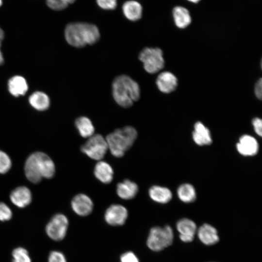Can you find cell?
I'll return each mask as SVG.
<instances>
[{
    "label": "cell",
    "instance_id": "e0dca14e",
    "mask_svg": "<svg viewBox=\"0 0 262 262\" xmlns=\"http://www.w3.org/2000/svg\"><path fill=\"white\" fill-rule=\"evenodd\" d=\"M198 238L206 245H213L219 241L217 230L213 226L204 224L197 230Z\"/></svg>",
    "mask_w": 262,
    "mask_h": 262
},
{
    "label": "cell",
    "instance_id": "f1b7e54d",
    "mask_svg": "<svg viewBox=\"0 0 262 262\" xmlns=\"http://www.w3.org/2000/svg\"><path fill=\"white\" fill-rule=\"evenodd\" d=\"M12 216V213L9 207L5 203L0 202V221L9 220Z\"/></svg>",
    "mask_w": 262,
    "mask_h": 262
},
{
    "label": "cell",
    "instance_id": "484cf974",
    "mask_svg": "<svg viewBox=\"0 0 262 262\" xmlns=\"http://www.w3.org/2000/svg\"><path fill=\"white\" fill-rule=\"evenodd\" d=\"M12 262H32L28 251L23 247L15 248L12 251Z\"/></svg>",
    "mask_w": 262,
    "mask_h": 262
},
{
    "label": "cell",
    "instance_id": "44dd1931",
    "mask_svg": "<svg viewBox=\"0 0 262 262\" xmlns=\"http://www.w3.org/2000/svg\"><path fill=\"white\" fill-rule=\"evenodd\" d=\"M8 88L11 95L18 97L24 95L27 92L28 85L26 80L23 77L15 76L9 79Z\"/></svg>",
    "mask_w": 262,
    "mask_h": 262
},
{
    "label": "cell",
    "instance_id": "74e56055",
    "mask_svg": "<svg viewBox=\"0 0 262 262\" xmlns=\"http://www.w3.org/2000/svg\"><path fill=\"white\" fill-rule=\"evenodd\" d=\"M2 4V0H0V6H1Z\"/></svg>",
    "mask_w": 262,
    "mask_h": 262
},
{
    "label": "cell",
    "instance_id": "7c38bea8",
    "mask_svg": "<svg viewBox=\"0 0 262 262\" xmlns=\"http://www.w3.org/2000/svg\"><path fill=\"white\" fill-rule=\"evenodd\" d=\"M177 229L180 233V238L185 243L192 242L196 230V226L192 220L188 218L180 219L177 223Z\"/></svg>",
    "mask_w": 262,
    "mask_h": 262
},
{
    "label": "cell",
    "instance_id": "f546056e",
    "mask_svg": "<svg viewBox=\"0 0 262 262\" xmlns=\"http://www.w3.org/2000/svg\"><path fill=\"white\" fill-rule=\"evenodd\" d=\"M98 5L104 10H114L117 6V0H96Z\"/></svg>",
    "mask_w": 262,
    "mask_h": 262
},
{
    "label": "cell",
    "instance_id": "8fae6325",
    "mask_svg": "<svg viewBox=\"0 0 262 262\" xmlns=\"http://www.w3.org/2000/svg\"><path fill=\"white\" fill-rule=\"evenodd\" d=\"M238 152L245 156H252L259 150V144L256 139L248 134H244L239 138L236 144Z\"/></svg>",
    "mask_w": 262,
    "mask_h": 262
},
{
    "label": "cell",
    "instance_id": "d590c367",
    "mask_svg": "<svg viewBox=\"0 0 262 262\" xmlns=\"http://www.w3.org/2000/svg\"><path fill=\"white\" fill-rule=\"evenodd\" d=\"M3 62V55L0 50V65L2 64Z\"/></svg>",
    "mask_w": 262,
    "mask_h": 262
},
{
    "label": "cell",
    "instance_id": "ba28073f",
    "mask_svg": "<svg viewBox=\"0 0 262 262\" xmlns=\"http://www.w3.org/2000/svg\"><path fill=\"white\" fill-rule=\"evenodd\" d=\"M68 220L62 213L54 215L46 227L47 235L52 240L60 241L64 239L67 231Z\"/></svg>",
    "mask_w": 262,
    "mask_h": 262
},
{
    "label": "cell",
    "instance_id": "277c9868",
    "mask_svg": "<svg viewBox=\"0 0 262 262\" xmlns=\"http://www.w3.org/2000/svg\"><path fill=\"white\" fill-rule=\"evenodd\" d=\"M137 137L136 129L127 126L115 130L105 139L111 154L115 157L120 158L133 145Z\"/></svg>",
    "mask_w": 262,
    "mask_h": 262
},
{
    "label": "cell",
    "instance_id": "8d00e7d4",
    "mask_svg": "<svg viewBox=\"0 0 262 262\" xmlns=\"http://www.w3.org/2000/svg\"><path fill=\"white\" fill-rule=\"evenodd\" d=\"M187 0L194 3H197L199 2L201 0Z\"/></svg>",
    "mask_w": 262,
    "mask_h": 262
},
{
    "label": "cell",
    "instance_id": "7402d4cb",
    "mask_svg": "<svg viewBox=\"0 0 262 262\" xmlns=\"http://www.w3.org/2000/svg\"><path fill=\"white\" fill-rule=\"evenodd\" d=\"M148 194L151 199L159 203H166L172 197V193L168 188L158 185L151 187Z\"/></svg>",
    "mask_w": 262,
    "mask_h": 262
},
{
    "label": "cell",
    "instance_id": "ffe728a7",
    "mask_svg": "<svg viewBox=\"0 0 262 262\" xmlns=\"http://www.w3.org/2000/svg\"><path fill=\"white\" fill-rule=\"evenodd\" d=\"M172 15L176 26L180 29H184L191 22L192 19L190 13L186 8L175 6L172 10Z\"/></svg>",
    "mask_w": 262,
    "mask_h": 262
},
{
    "label": "cell",
    "instance_id": "d6a6232c",
    "mask_svg": "<svg viewBox=\"0 0 262 262\" xmlns=\"http://www.w3.org/2000/svg\"><path fill=\"white\" fill-rule=\"evenodd\" d=\"M252 125L254 130L257 134L260 136L262 135V121L260 118H255L252 120Z\"/></svg>",
    "mask_w": 262,
    "mask_h": 262
},
{
    "label": "cell",
    "instance_id": "9a60e30c",
    "mask_svg": "<svg viewBox=\"0 0 262 262\" xmlns=\"http://www.w3.org/2000/svg\"><path fill=\"white\" fill-rule=\"evenodd\" d=\"M192 137L195 143L198 146L209 145L212 142L209 130L201 122L195 123Z\"/></svg>",
    "mask_w": 262,
    "mask_h": 262
},
{
    "label": "cell",
    "instance_id": "1f68e13d",
    "mask_svg": "<svg viewBox=\"0 0 262 262\" xmlns=\"http://www.w3.org/2000/svg\"><path fill=\"white\" fill-rule=\"evenodd\" d=\"M120 260V262H139L137 257L131 251H128L122 254Z\"/></svg>",
    "mask_w": 262,
    "mask_h": 262
},
{
    "label": "cell",
    "instance_id": "603a6c76",
    "mask_svg": "<svg viewBox=\"0 0 262 262\" xmlns=\"http://www.w3.org/2000/svg\"><path fill=\"white\" fill-rule=\"evenodd\" d=\"M75 126L83 138H89L94 134L95 128L91 120L86 116H80L75 122Z\"/></svg>",
    "mask_w": 262,
    "mask_h": 262
},
{
    "label": "cell",
    "instance_id": "cb8c5ba5",
    "mask_svg": "<svg viewBox=\"0 0 262 262\" xmlns=\"http://www.w3.org/2000/svg\"><path fill=\"white\" fill-rule=\"evenodd\" d=\"M31 105L38 111H44L48 108L50 101L49 97L45 93L37 91L33 93L29 98Z\"/></svg>",
    "mask_w": 262,
    "mask_h": 262
},
{
    "label": "cell",
    "instance_id": "836d02e7",
    "mask_svg": "<svg viewBox=\"0 0 262 262\" xmlns=\"http://www.w3.org/2000/svg\"><path fill=\"white\" fill-rule=\"evenodd\" d=\"M255 94L257 98L260 99L262 97V80L260 78L255 85Z\"/></svg>",
    "mask_w": 262,
    "mask_h": 262
},
{
    "label": "cell",
    "instance_id": "d6986e66",
    "mask_svg": "<svg viewBox=\"0 0 262 262\" xmlns=\"http://www.w3.org/2000/svg\"><path fill=\"white\" fill-rule=\"evenodd\" d=\"M122 8L124 15L129 20L135 21L140 19L142 16V6L137 1H126L123 3Z\"/></svg>",
    "mask_w": 262,
    "mask_h": 262
},
{
    "label": "cell",
    "instance_id": "6da1fadb",
    "mask_svg": "<svg viewBox=\"0 0 262 262\" xmlns=\"http://www.w3.org/2000/svg\"><path fill=\"white\" fill-rule=\"evenodd\" d=\"M66 42L71 46L82 48L93 45L100 38V33L96 25L87 22H73L68 24L65 30Z\"/></svg>",
    "mask_w": 262,
    "mask_h": 262
},
{
    "label": "cell",
    "instance_id": "30bf717a",
    "mask_svg": "<svg viewBox=\"0 0 262 262\" xmlns=\"http://www.w3.org/2000/svg\"><path fill=\"white\" fill-rule=\"evenodd\" d=\"M71 207L76 214L80 216H85L92 213L93 203L88 196L84 194H79L72 199Z\"/></svg>",
    "mask_w": 262,
    "mask_h": 262
},
{
    "label": "cell",
    "instance_id": "2e32d148",
    "mask_svg": "<svg viewBox=\"0 0 262 262\" xmlns=\"http://www.w3.org/2000/svg\"><path fill=\"white\" fill-rule=\"evenodd\" d=\"M116 192L121 198L129 200L136 196L138 192V186L134 182L125 180L117 184Z\"/></svg>",
    "mask_w": 262,
    "mask_h": 262
},
{
    "label": "cell",
    "instance_id": "3957f363",
    "mask_svg": "<svg viewBox=\"0 0 262 262\" xmlns=\"http://www.w3.org/2000/svg\"><path fill=\"white\" fill-rule=\"evenodd\" d=\"M112 95L119 105L128 108L139 99L140 88L138 83L130 77L121 75L112 82Z\"/></svg>",
    "mask_w": 262,
    "mask_h": 262
},
{
    "label": "cell",
    "instance_id": "8992f818",
    "mask_svg": "<svg viewBox=\"0 0 262 262\" xmlns=\"http://www.w3.org/2000/svg\"><path fill=\"white\" fill-rule=\"evenodd\" d=\"M139 59L143 64L145 70L150 74L156 73L164 66L162 50L158 48H145L140 52Z\"/></svg>",
    "mask_w": 262,
    "mask_h": 262
},
{
    "label": "cell",
    "instance_id": "4316f807",
    "mask_svg": "<svg viewBox=\"0 0 262 262\" xmlns=\"http://www.w3.org/2000/svg\"><path fill=\"white\" fill-rule=\"evenodd\" d=\"M76 0H46L48 6L51 9L60 11L66 8Z\"/></svg>",
    "mask_w": 262,
    "mask_h": 262
},
{
    "label": "cell",
    "instance_id": "e575fe53",
    "mask_svg": "<svg viewBox=\"0 0 262 262\" xmlns=\"http://www.w3.org/2000/svg\"><path fill=\"white\" fill-rule=\"evenodd\" d=\"M4 38V32L2 29L0 27V46L1 44V41Z\"/></svg>",
    "mask_w": 262,
    "mask_h": 262
},
{
    "label": "cell",
    "instance_id": "52a82bcc",
    "mask_svg": "<svg viewBox=\"0 0 262 262\" xmlns=\"http://www.w3.org/2000/svg\"><path fill=\"white\" fill-rule=\"evenodd\" d=\"M81 150L89 158L99 161L104 157L108 147L105 138L101 134H94L81 146Z\"/></svg>",
    "mask_w": 262,
    "mask_h": 262
},
{
    "label": "cell",
    "instance_id": "ac0fdd59",
    "mask_svg": "<svg viewBox=\"0 0 262 262\" xmlns=\"http://www.w3.org/2000/svg\"><path fill=\"white\" fill-rule=\"evenodd\" d=\"M94 174L96 178L100 181L108 184L113 180L114 171L108 163L105 161H100L95 166Z\"/></svg>",
    "mask_w": 262,
    "mask_h": 262
},
{
    "label": "cell",
    "instance_id": "7a4b0ae2",
    "mask_svg": "<svg viewBox=\"0 0 262 262\" xmlns=\"http://www.w3.org/2000/svg\"><path fill=\"white\" fill-rule=\"evenodd\" d=\"M24 169L27 179L34 183L40 181L43 178H52L55 172L53 161L42 152H36L30 155L26 161Z\"/></svg>",
    "mask_w": 262,
    "mask_h": 262
},
{
    "label": "cell",
    "instance_id": "9c48e42d",
    "mask_svg": "<svg viewBox=\"0 0 262 262\" xmlns=\"http://www.w3.org/2000/svg\"><path fill=\"white\" fill-rule=\"evenodd\" d=\"M128 216L127 209L120 204H113L109 207L104 214V219L109 225L117 226L123 225Z\"/></svg>",
    "mask_w": 262,
    "mask_h": 262
},
{
    "label": "cell",
    "instance_id": "5bb4252c",
    "mask_svg": "<svg viewBox=\"0 0 262 262\" xmlns=\"http://www.w3.org/2000/svg\"><path fill=\"white\" fill-rule=\"evenodd\" d=\"M10 198L14 205L19 208H24L31 203L32 194L27 187L19 186L11 192Z\"/></svg>",
    "mask_w": 262,
    "mask_h": 262
},
{
    "label": "cell",
    "instance_id": "5b68a950",
    "mask_svg": "<svg viewBox=\"0 0 262 262\" xmlns=\"http://www.w3.org/2000/svg\"><path fill=\"white\" fill-rule=\"evenodd\" d=\"M173 238V231L170 226L154 227L150 230L147 245L153 251H161L172 244Z\"/></svg>",
    "mask_w": 262,
    "mask_h": 262
},
{
    "label": "cell",
    "instance_id": "d4e9b609",
    "mask_svg": "<svg viewBox=\"0 0 262 262\" xmlns=\"http://www.w3.org/2000/svg\"><path fill=\"white\" fill-rule=\"evenodd\" d=\"M177 195L180 199L185 203H190L196 198V192L194 186L189 183H184L178 188Z\"/></svg>",
    "mask_w": 262,
    "mask_h": 262
},
{
    "label": "cell",
    "instance_id": "83f0119b",
    "mask_svg": "<svg viewBox=\"0 0 262 262\" xmlns=\"http://www.w3.org/2000/svg\"><path fill=\"white\" fill-rule=\"evenodd\" d=\"M12 164L9 156L4 152L0 150V173L7 172L11 168Z\"/></svg>",
    "mask_w": 262,
    "mask_h": 262
},
{
    "label": "cell",
    "instance_id": "4fadbf2b",
    "mask_svg": "<svg viewBox=\"0 0 262 262\" xmlns=\"http://www.w3.org/2000/svg\"><path fill=\"white\" fill-rule=\"evenodd\" d=\"M156 83L161 92L169 93L177 87L178 80L173 73L169 71H164L158 75Z\"/></svg>",
    "mask_w": 262,
    "mask_h": 262
},
{
    "label": "cell",
    "instance_id": "4dcf8cb0",
    "mask_svg": "<svg viewBox=\"0 0 262 262\" xmlns=\"http://www.w3.org/2000/svg\"><path fill=\"white\" fill-rule=\"evenodd\" d=\"M48 262H67L65 255L61 252L52 251L50 252Z\"/></svg>",
    "mask_w": 262,
    "mask_h": 262
}]
</instances>
